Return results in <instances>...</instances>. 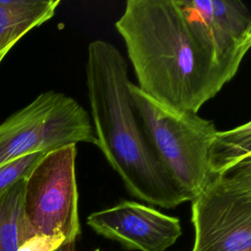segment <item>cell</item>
<instances>
[{
    "label": "cell",
    "mask_w": 251,
    "mask_h": 251,
    "mask_svg": "<svg viewBox=\"0 0 251 251\" xmlns=\"http://www.w3.org/2000/svg\"><path fill=\"white\" fill-rule=\"evenodd\" d=\"M66 246V239L62 234H35L24 242L17 251H59Z\"/></svg>",
    "instance_id": "4fadbf2b"
},
{
    "label": "cell",
    "mask_w": 251,
    "mask_h": 251,
    "mask_svg": "<svg viewBox=\"0 0 251 251\" xmlns=\"http://www.w3.org/2000/svg\"><path fill=\"white\" fill-rule=\"evenodd\" d=\"M75 157V144L48 152L25 182V213L32 231L64 235L66 251L80 233Z\"/></svg>",
    "instance_id": "8992f818"
},
{
    "label": "cell",
    "mask_w": 251,
    "mask_h": 251,
    "mask_svg": "<svg viewBox=\"0 0 251 251\" xmlns=\"http://www.w3.org/2000/svg\"><path fill=\"white\" fill-rule=\"evenodd\" d=\"M48 152H35L16 158L0 166V194L20 180L25 179Z\"/></svg>",
    "instance_id": "7c38bea8"
},
{
    "label": "cell",
    "mask_w": 251,
    "mask_h": 251,
    "mask_svg": "<svg viewBox=\"0 0 251 251\" xmlns=\"http://www.w3.org/2000/svg\"><path fill=\"white\" fill-rule=\"evenodd\" d=\"M193 33L232 78L251 45V14L239 0H176Z\"/></svg>",
    "instance_id": "52a82bcc"
},
{
    "label": "cell",
    "mask_w": 251,
    "mask_h": 251,
    "mask_svg": "<svg viewBox=\"0 0 251 251\" xmlns=\"http://www.w3.org/2000/svg\"><path fill=\"white\" fill-rule=\"evenodd\" d=\"M25 182L20 180L0 194V251H17L35 235L25 213Z\"/></svg>",
    "instance_id": "30bf717a"
},
{
    "label": "cell",
    "mask_w": 251,
    "mask_h": 251,
    "mask_svg": "<svg viewBox=\"0 0 251 251\" xmlns=\"http://www.w3.org/2000/svg\"><path fill=\"white\" fill-rule=\"evenodd\" d=\"M87 225L129 250L165 251L181 235L177 218L134 201H122L90 214Z\"/></svg>",
    "instance_id": "ba28073f"
},
{
    "label": "cell",
    "mask_w": 251,
    "mask_h": 251,
    "mask_svg": "<svg viewBox=\"0 0 251 251\" xmlns=\"http://www.w3.org/2000/svg\"><path fill=\"white\" fill-rule=\"evenodd\" d=\"M190 202L191 251H251V159L212 178Z\"/></svg>",
    "instance_id": "5b68a950"
},
{
    "label": "cell",
    "mask_w": 251,
    "mask_h": 251,
    "mask_svg": "<svg viewBox=\"0 0 251 251\" xmlns=\"http://www.w3.org/2000/svg\"><path fill=\"white\" fill-rule=\"evenodd\" d=\"M251 159V123L217 132L210 149V171L213 177L224 175Z\"/></svg>",
    "instance_id": "8fae6325"
},
{
    "label": "cell",
    "mask_w": 251,
    "mask_h": 251,
    "mask_svg": "<svg viewBox=\"0 0 251 251\" xmlns=\"http://www.w3.org/2000/svg\"><path fill=\"white\" fill-rule=\"evenodd\" d=\"M60 0H0V63L28 31L54 17Z\"/></svg>",
    "instance_id": "9c48e42d"
},
{
    "label": "cell",
    "mask_w": 251,
    "mask_h": 251,
    "mask_svg": "<svg viewBox=\"0 0 251 251\" xmlns=\"http://www.w3.org/2000/svg\"><path fill=\"white\" fill-rule=\"evenodd\" d=\"M115 27L138 88L172 111L198 113L232 79L192 32L176 0H127Z\"/></svg>",
    "instance_id": "6da1fadb"
},
{
    "label": "cell",
    "mask_w": 251,
    "mask_h": 251,
    "mask_svg": "<svg viewBox=\"0 0 251 251\" xmlns=\"http://www.w3.org/2000/svg\"><path fill=\"white\" fill-rule=\"evenodd\" d=\"M78 142L97 145L89 114L73 97L48 90L0 124V166Z\"/></svg>",
    "instance_id": "277c9868"
},
{
    "label": "cell",
    "mask_w": 251,
    "mask_h": 251,
    "mask_svg": "<svg viewBox=\"0 0 251 251\" xmlns=\"http://www.w3.org/2000/svg\"><path fill=\"white\" fill-rule=\"evenodd\" d=\"M86 88L97 147L135 198L175 208L186 198L156 155L129 92L127 63L104 39L91 41L85 64Z\"/></svg>",
    "instance_id": "7a4b0ae2"
},
{
    "label": "cell",
    "mask_w": 251,
    "mask_h": 251,
    "mask_svg": "<svg viewBox=\"0 0 251 251\" xmlns=\"http://www.w3.org/2000/svg\"><path fill=\"white\" fill-rule=\"evenodd\" d=\"M133 104L159 160L191 201L214 178L210 171V149L218 132L214 121L192 112L172 111L129 83Z\"/></svg>",
    "instance_id": "3957f363"
}]
</instances>
